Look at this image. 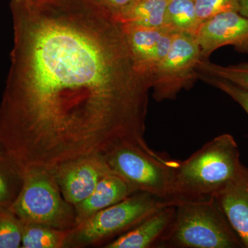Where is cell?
Listing matches in <instances>:
<instances>
[{"mask_svg": "<svg viewBox=\"0 0 248 248\" xmlns=\"http://www.w3.org/2000/svg\"><path fill=\"white\" fill-rule=\"evenodd\" d=\"M134 193L122 178L110 171L99 181L89 197L74 205L76 226L98 212L122 202Z\"/></svg>", "mask_w": 248, "mask_h": 248, "instance_id": "cell-12", "label": "cell"}, {"mask_svg": "<svg viewBox=\"0 0 248 248\" xmlns=\"http://www.w3.org/2000/svg\"></svg>", "mask_w": 248, "mask_h": 248, "instance_id": "cell-25", "label": "cell"}, {"mask_svg": "<svg viewBox=\"0 0 248 248\" xmlns=\"http://www.w3.org/2000/svg\"><path fill=\"white\" fill-rule=\"evenodd\" d=\"M231 226L248 248V168L237 174L213 197Z\"/></svg>", "mask_w": 248, "mask_h": 248, "instance_id": "cell-10", "label": "cell"}, {"mask_svg": "<svg viewBox=\"0 0 248 248\" xmlns=\"http://www.w3.org/2000/svg\"><path fill=\"white\" fill-rule=\"evenodd\" d=\"M68 231L41 225L22 223V248H64Z\"/></svg>", "mask_w": 248, "mask_h": 248, "instance_id": "cell-15", "label": "cell"}, {"mask_svg": "<svg viewBox=\"0 0 248 248\" xmlns=\"http://www.w3.org/2000/svg\"><path fill=\"white\" fill-rule=\"evenodd\" d=\"M104 157L110 170L122 178L135 193L148 192L177 203L174 196V177L179 161H161L128 146L114 148Z\"/></svg>", "mask_w": 248, "mask_h": 248, "instance_id": "cell-6", "label": "cell"}, {"mask_svg": "<svg viewBox=\"0 0 248 248\" xmlns=\"http://www.w3.org/2000/svg\"><path fill=\"white\" fill-rule=\"evenodd\" d=\"M176 205L158 210L138 226L104 246L105 248H159L161 241L172 226Z\"/></svg>", "mask_w": 248, "mask_h": 248, "instance_id": "cell-11", "label": "cell"}, {"mask_svg": "<svg viewBox=\"0 0 248 248\" xmlns=\"http://www.w3.org/2000/svg\"><path fill=\"white\" fill-rule=\"evenodd\" d=\"M199 78L226 93L238 103L248 115V92L227 80L199 73Z\"/></svg>", "mask_w": 248, "mask_h": 248, "instance_id": "cell-21", "label": "cell"}, {"mask_svg": "<svg viewBox=\"0 0 248 248\" xmlns=\"http://www.w3.org/2000/svg\"><path fill=\"white\" fill-rule=\"evenodd\" d=\"M14 46L0 104V148L24 176L134 147L145 138L152 81L123 23L94 0H11Z\"/></svg>", "mask_w": 248, "mask_h": 248, "instance_id": "cell-1", "label": "cell"}, {"mask_svg": "<svg viewBox=\"0 0 248 248\" xmlns=\"http://www.w3.org/2000/svg\"><path fill=\"white\" fill-rule=\"evenodd\" d=\"M110 171L104 156L92 155L68 161L50 174L63 198L74 206L89 197Z\"/></svg>", "mask_w": 248, "mask_h": 248, "instance_id": "cell-8", "label": "cell"}, {"mask_svg": "<svg viewBox=\"0 0 248 248\" xmlns=\"http://www.w3.org/2000/svg\"><path fill=\"white\" fill-rule=\"evenodd\" d=\"M201 60V49L195 36L176 32L167 55L153 73V99L156 102L172 100L182 90L190 89L199 78L197 68Z\"/></svg>", "mask_w": 248, "mask_h": 248, "instance_id": "cell-7", "label": "cell"}, {"mask_svg": "<svg viewBox=\"0 0 248 248\" xmlns=\"http://www.w3.org/2000/svg\"><path fill=\"white\" fill-rule=\"evenodd\" d=\"M195 36L202 60L224 46H232L238 52L248 54V19L238 12L223 13L201 24Z\"/></svg>", "mask_w": 248, "mask_h": 248, "instance_id": "cell-9", "label": "cell"}, {"mask_svg": "<svg viewBox=\"0 0 248 248\" xmlns=\"http://www.w3.org/2000/svg\"><path fill=\"white\" fill-rule=\"evenodd\" d=\"M239 14L248 19V0H239Z\"/></svg>", "mask_w": 248, "mask_h": 248, "instance_id": "cell-23", "label": "cell"}, {"mask_svg": "<svg viewBox=\"0 0 248 248\" xmlns=\"http://www.w3.org/2000/svg\"><path fill=\"white\" fill-rule=\"evenodd\" d=\"M196 15L200 25L217 15L238 12L239 0H195Z\"/></svg>", "mask_w": 248, "mask_h": 248, "instance_id": "cell-20", "label": "cell"}, {"mask_svg": "<svg viewBox=\"0 0 248 248\" xmlns=\"http://www.w3.org/2000/svg\"><path fill=\"white\" fill-rule=\"evenodd\" d=\"M124 25L137 66L140 71L146 75L145 65L161 37L170 31H177L170 27L149 28L124 24Z\"/></svg>", "mask_w": 248, "mask_h": 248, "instance_id": "cell-14", "label": "cell"}, {"mask_svg": "<svg viewBox=\"0 0 248 248\" xmlns=\"http://www.w3.org/2000/svg\"><path fill=\"white\" fill-rule=\"evenodd\" d=\"M168 2L169 0H135L118 20L138 27H169L166 20Z\"/></svg>", "mask_w": 248, "mask_h": 248, "instance_id": "cell-13", "label": "cell"}, {"mask_svg": "<svg viewBox=\"0 0 248 248\" xmlns=\"http://www.w3.org/2000/svg\"><path fill=\"white\" fill-rule=\"evenodd\" d=\"M24 182V176L12 163L0 161V212L9 211Z\"/></svg>", "mask_w": 248, "mask_h": 248, "instance_id": "cell-17", "label": "cell"}, {"mask_svg": "<svg viewBox=\"0 0 248 248\" xmlns=\"http://www.w3.org/2000/svg\"><path fill=\"white\" fill-rule=\"evenodd\" d=\"M172 201L148 193L135 192L126 199L104 209L68 231L64 248H84L102 244L133 229Z\"/></svg>", "mask_w": 248, "mask_h": 248, "instance_id": "cell-4", "label": "cell"}, {"mask_svg": "<svg viewBox=\"0 0 248 248\" xmlns=\"http://www.w3.org/2000/svg\"><path fill=\"white\" fill-rule=\"evenodd\" d=\"M22 223L11 212H0V248L22 246Z\"/></svg>", "mask_w": 248, "mask_h": 248, "instance_id": "cell-19", "label": "cell"}, {"mask_svg": "<svg viewBox=\"0 0 248 248\" xmlns=\"http://www.w3.org/2000/svg\"><path fill=\"white\" fill-rule=\"evenodd\" d=\"M245 248L215 199L183 201L159 248Z\"/></svg>", "mask_w": 248, "mask_h": 248, "instance_id": "cell-3", "label": "cell"}, {"mask_svg": "<svg viewBox=\"0 0 248 248\" xmlns=\"http://www.w3.org/2000/svg\"><path fill=\"white\" fill-rule=\"evenodd\" d=\"M197 69L198 73L227 80L248 92V62L225 66L201 60Z\"/></svg>", "mask_w": 248, "mask_h": 248, "instance_id": "cell-18", "label": "cell"}, {"mask_svg": "<svg viewBox=\"0 0 248 248\" xmlns=\"http://www.w3.org/2000/svg\"><path fill=\"white\" fill-rule=\"evenodd\" d=\"M9 211L22 223L62 231L76 226L74 206L63 198L52 174L43 171L24 176L22 190Z\"/></svg>", "mask_w": 248, "mask_h": 248, "instance_id": "cell-5", "label": "cell"}, {"mask_svg": "<svg viewBox=\"0 0 248 248\" xmlns=\"http://www.w3.org/2000/svg\"><path fill=\"white\" fill-rule=\"evenodd\" d=\"M239 146L234 137L223 134L210 140L174 169L177 203L213 198L241 169Z\"/></svg>", "mask_w": 248, "mask_h": 248, "instance_id": "cell-2", "label": "cell"}, {"mask_svg": "<svg viewBox=\"0 0 248 248\" xmlns=\"http://www.w3.org/2000/svg\"><path fill=\"white\" fill-rule=\"evenodd\" d=\"M119 19L135 0H94Z\"/></svg>", "mask_w": 248, "mask_h": 248, "instance_id": "cell-22", "label": "cell"}, {"mask_svg": "<svg viewBox=\"0 0 248 248\" xmlns=\"http://www.w3.org/2000/svg\"><path fill=\"white\" fill-rule=\"evenodd\" d=\"M4 160H8L7 158L6 157L1 148H0V161H4ZM9 161V160H8Z\"/></svg>", "mask_w": 248, "mask_h": 248, "instance_id": "cell-24", "label": "cell"}, {"mask_svg": "<svg viewBox=\"0 0 248 248\" xmlns=\"http://www.w3.org/2000/svg\"><path fill=\"white\" fill-rule=\"evenodd\" d=\"M166 20L168 26L174 30L195 35L200 27L196 15L195 0H169Z\"/></svg>", "mask_w": 248, "mask_h": 248, "instance_id": "cell-16", "label": "cell"}]
</instances>
